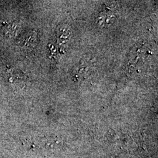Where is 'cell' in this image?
Instances as JSON below:
<instances>
[{
  "mask_svg": "<svg viewBox=\"0 0 158 158\" xmlns=\"http://www.w3.org/2000/svg\"><path fill=\"white\" fill-rule=\"evenodd\" d=\"M1 27L4 34L8 35L9 36H13L16 32V25L14 23H7V22H1Z\"/></svg>",
  "mask_w": 158,
  "mask_h": 158,
  "instance_id": "cell-1",
  "label": "cell"
}]
</instances>
